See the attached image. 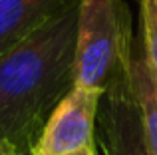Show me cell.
<instances>
[{
	"instance_id": "obj_1",
	"label": "cell",
	"mask_w": 157,
	"mask_h": 155,
	"mask_svg": "<svg viewBox=\"0 0 157 155\" xmlns=\"http://www.w3.org/2000/svg\"><path fill=\"white\" fill-rule=\"evenodd\" d=\"M78 0L0 54V141L26 155L56 104L74 88Z\"/></svg>"
},
{
	"instance_id": "obj_2",
	"label": "cell",
	"mask_w": 157,
	"mask_h": 155,
	"mask_svg": "<svg viewBox=\"0 0 157 155\" xmlns=\"http://www.w3.org/2000/svg\"><path fill=\"white\" fill-rule=\"evenodd\" d=\"M131 16L123 0H78L74 85L105 92L129 81Z\"/></svg>"
},
{
	"instance_id": "obj_3",
	"label": "cell",
	"mask_w": 157,
	"mask_h": 155,
	"mask_svg": "<svg viewBox=\"0 0 157 155\" xmlns=\"http://www.w3.org/2000/svg\"><path fill=\"white\" fill-rule=\"evenodd\" d=\"M100 100V92L74 85L52 109L28 155H64L94 145Z\"/></svg>"
},
{
	"instance_id": "obj_4",
	"label": "cell",
	"mask_w": 157,
	"mask_h": 155,
	"mask_svg": "<svg viewBox=\"0 0 157 155\" xmlns=\"http://www.w3.org/2000/svg\"><path fill=\"white\" fill-rule=\"evenodd\" d=\"M96 129L105 155H153L129 81L101 96Z\"/></svg>"
},
{
	"instance_id": "obj_5",
	"label": "cell",
	"mask_w": 157,
	"mask_h": 155,
	"mask_svg": "<svg viewBox=\"0 0 157 155\" xmlns=\"http://www.w3.org/2000/svg\"><path fill=\"white\" fill-rule=\"evenodd\" d=\"M72 0H0V54L60 14Z\"/></svg>"
},
{
	"instance_id": "obj_6",
	"label": "cell",
	"mask_w": 157,
	"mask_h": 155,
	"mask_svg": "<svg viewBox=\"0 0 157 155\" xmlns=\"http://www.w3.org/2000/svg\"><path fill=\"white\" fill-rule=\"evenodd\" d=\"M129 88L141 113L143 131H145L149 149L153 155H157V80L147 64L141 38L139 42L133 40V48H131Z\"/></svg>"
},
{
	"instance_id": "obj_7",
	"label": "cell",
	"mask_w": 157,
	"mask_h": 155,
	"mask_svg": "<svg viewBox=\"0 0 157 155\" xmlns=\"http://www.w3.org/2000/svg\"><path fill=\"white\" fill-rule=\"evenodd\" d=\"M141 6V44L147 64L157 80V0H139Z\"/></svg>"
},
{
	"instance_id": "obj_8",
	"label": "cell",
	"mask_w": 157,
	"mask_h": 155,
	"mask_svg": "<svg viewBox=\"0 0 157 155\" xmlns=\"http://www.w3.org/2000/svg\"><path fill=\"white\" fill-rule=\"evenodd\" d=\"M0 155H24L20 153L16 147H12L10 143H6V141H0Z\"/></svg>"
},
{
	"instance_id": "obj_9",
	"label": "cell",
	"mask_w": 157,
	"mask_h": 155,
	"mask_svg": "<svg viewBox=\"0 0 157 155\" xmlns=\"http://www.w3.org/2000/svg\"><path fill=\"white\" fill-rule=\"evenodd\" d=\"M64 155H96V149H94V145H88V147L76 149V151H70V153H64Z\"/></svg>"
}]
</instances>
